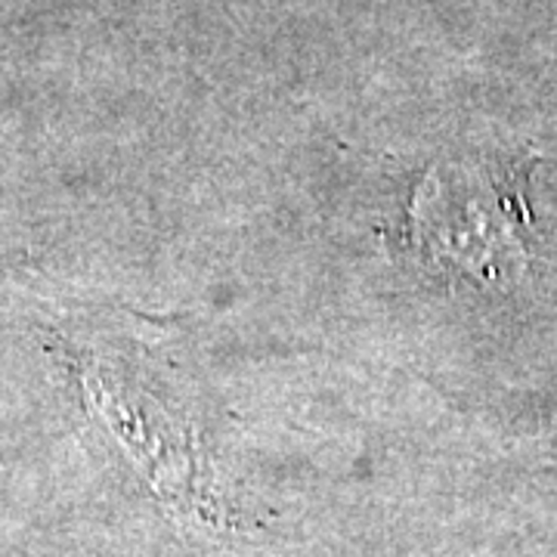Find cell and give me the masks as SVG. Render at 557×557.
I'll return each mask as SVG.
<instances>
[{"mask_svg": "<svg viewBox=\"0 0 557 557\" xmlns=\"http://www.w3.org/2000/svg\"><path fill=\"white\" fill-rule=\"evenodd\" d=\"M412 223L424 258L440 270L508 285L527 267L518 199L474 164L431 168L418 183Z\"/></svg>", "mask_w": 557, "mask_h": 557, "instance_id": "cell-1", "label": "cell"}]
</instances>
